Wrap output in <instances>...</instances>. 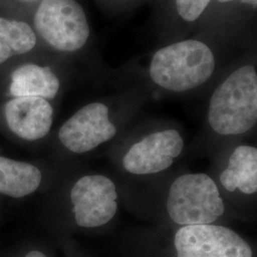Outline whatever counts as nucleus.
Masks as SVG:
<instances>
[{
  "label": "nucleus",
  "instance_id": "obj_1",
  "mask_svg": "<svg viewBox=\"0 0 257 257\" xmlns=\"http://www.w3.org/2000/svg\"><path fill=\"white\" fill-rule=\"evenodd\" d=\"M208 121L220 136H239L257 121V74L253 66H243L215 89L208 109Z\"/></svg>",
  "mask_w": 257,
  "mask_h": 257
},
{
  "label": "nucleus",
  "instance_id": "obj_2",
  "mask_svg": "<svg viewBox=\"0 0 257 257\" xmlns=\"http://www.w3.org/2000/svg\"><path fill=\"white\" fill-rule=\"evenodd\" d=\"M215 69L210 47L188 39L157 51L150 65V76L167 91L183 92L207 82Z\"/></svg>",
  "mask_w": 257,
  "mask_h": 257
},
{
  "label": "nucleus",
  "instance_id": "obj_3",
  "mask_svg": "<svg viewBox=\"0 0 257 257\" xmlns=\"http://www.w3.org/2000/svg\"><path fill=\"white\" fill-rule=\"evenodd\" d=\"M167 211L181 226L212 224L225 212V204L217 185L205 174L177 177L168 193Z\"/></svg>",
  "mask_w": 257,
  "mask_h": 257
},
{
  "label": "nucleus",
  "instance_id": "obj_4",
  "mask_svg": "<svg viewBox=\"0 0 257 257\" xmlns=\"http://www.w3.org/2000/svg\"><path fill=\"white\" fill-rule=\"evenodd\" d=\"M35 26L49 45L61 52L80 50L90 37L85 12L76 0H42Z\"/></svg>",
  "mask_w": 257,
  "mask_h": 257
},
{
  "label": "nucleus",
  "instance_id": "obj_5",
  "mask_svg": "<svg viewBox=\"0 0 257 257\" xmlns=\"http://www.w3.org/2000/svg\"><path fill=\"white\" fill-rule=\"evenodd\" d=\"M175 248L176 257H252L238 233L213 224L182 226L175 232Z\"/></svg>",
  "mask_w": 257,
  "mask_h": 257
},
{
  "label": "nucleus",
  "instance_id": "obj_6",
  "mask_svg": "<svg viewBox=\"0 0 257 257\" xmlns=\"http://www.w3.org/2000/svg\"><path fill=\"white\" fill-rule=\"evenodd\" d=\"M70 197L75 223L82 228L104 226L118 210L115 184L105 175L82 176L73 186Z\"/></svg>",
  "mask_w": 257,
  "mask_h": 257
},
{
  "label": "nucleus",
  "instance_id": "obj_7",
  "mask_svg": "<svg viewBox=\"0 0 257 257\" xmlns=\"http://www.w3.org/2000/svg\"><path fill=\"white\" fill-rule=\"evenodd\" d=\"M116 135L108 107L93 102L77 110L58 132L62 145L74 154H85L108 142Z\"/></svg>",
  "mask_w": 257,
  "mask_h": 257
},
{
  "label": "nucleus",
  "instance_id": "obj_8",
  "mask_svg": "<svg viewBox=\"0 0 257 257\" xmlns=\"http://www.w3.org/2000/svg\"><path fill=\"white\" fill-rule=\"evenodd\" d=\"M183 148V138L176 130L158 131L130 148L122 164L132 175H155L173 165Z\"/></svg>",
  "mask_w": 257,
  "mask_h": 257
},
{
  "label": "nucleus",
  "instance_id": "obj_9",
  "mask_svg": "<svg viewBox=\"0 0 257 257\" xmlns=\"http://www.w3.org/2000/svg\"><path fill=\"white\" fill-rule=\"evenodd\" d=\"M10 131L26 141H37L50 133L54 109L47 99L36 96L15 97L4 109Z\"/></svg>",
  "mask_w": 257,
  "mask_h": 257
},
{
  "label": "nucleus",
  "instance_id": "obj_10",
  "mask_svg": "<svg viewBox=\"0 0 257 257\" xmlns=\"http://www.w3.org/2000/svg\"><path fill=\"white\" fill-rule=\"evenodd\" d=\"M59 88V79L49 67L25 64L12 74L10 92L14 97L36 96L53 99Z\"/></svg>",
  "mask_w": 257,
  "mask_h": 257
},
{
  "label": "nucleus",
  "instance_id": "obj_11",
  "mask_svg": "<svg viewBox=\"0 0 257 257\" xmlns=\"http://www.w3.org/2000/svg\"><path fill=\"white\" fill-rule=\"evenodd\" d=\"M220 182L229 192L245 194L257 192V149L249 145L235 148L229 158L228 167L221 173Z\"/></svg>",
  "mask_w": 257,
  "mask_h": 257
},
{
  "label": "nucleus",
  "instance_id": "obj_12",
  "mask_svg": "<svg viewBox=\"0 0 257 257\" xmlns=\"http://www.w3.org/2000/svg\"><path fill=\"white\" fill-rule=\"evenodd\" d=\"M41 181L42 174L37 166L0 156V194L25 197L35 193Z\"/></svg>",
  "mask_w": 257,
  "mask_h": 257
},
{
  "label": "nucleus",
  "instance_id": "obj_13",
  "mask_svg": "<svg viewBox=\"0 0 257 257\" xmlns=\"http://www.w3.org/2000/svg\"><path fill=\"white\" fill-rule=\"evenodd\" d=\"M37 44V36L26 22L0 18V64L23 55Z\"/></svg>",
  "mask_w": 257,
  "mask_h": 257
},
{
  "label": "nucleus",
  "instance_id": "obj_14",
  "mask_svg": "<svg viewBox=\"0 0 257 257\" xmlns=\"http://www.w3.org/2000/svg\"><path fill=\"white\" fill-rule=\"evenodd\" d=\"M211 0H175L178 15L187 22H193L204 13Z\"/></svg>",
  "mask_w": 257,
  "mask_h": 257
},
{
  "label": "nucleus",
  "instance_id": "obj_15",
  "mask_svg": "<svg viewBox=\"0 0 257 257\" xmlns=\"http://www.w3.org/2000/svg\"><path fill=\"white\" fill-rule=\"evenodd\" d=\"M221 3H228V2H233V1H240L242 2L243 4H247L251 6L252 8H256L257 6V0H217Z\"/></svg>",
  "mask_w": 257,
  "mask_h": 257
},
{
  "label": "nucleus",
  "instance_id": "obj_16",
  "mask_svg": "<svg viewBox=\"0 0 257 257\" xmlns=\"http://www.w3.org/2000/svg\"><path fill=\"white\" fill-rule=\"evenodd\" d=\"M25 257H47L43 252L39 251V250H32L30 252H28Z\"/></svg>",
  "mask_w": 257,
  "mask_h": 257
},
{
  "label": "nucleus",
  "instance_id": "obj_17",
  "mask_svg": "<svg viewBox=\"0 0 257 257\" xmlns=\"http://www.w3.org/2000/svg\"><path fill=\"white\" fill-rule=\"evenodd\" d=\"M20 1H23V2H33V1H36V0H20Z\"/></svg>",
  "mask_w": 257,
  "mask_h": 257
}]
</instances>
